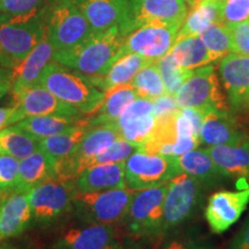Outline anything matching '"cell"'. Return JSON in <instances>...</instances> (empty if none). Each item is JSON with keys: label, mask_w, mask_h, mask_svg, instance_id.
<instances>
[{"label": "cell", "mask_w": 249, "mask_h": 249, "mask_svg": "<svg viewBox=\"0 0 249 249\" xmlns=\"http://www.w3.org/2000/svg\"><path fill=\"white\" fill-rule=\"evenodd\" d=\"M73 2L95 33H103L113 27H119L123 31L128 21L129 0H73Z\"/></svg>", "instance_id": "e0dca14e"}, {"label": "cell", "mask_w": 249, "mask_h": 249, "mask_svg": "<svg viewBox=\"0 0 249 249\" xmlns=\"http://www.w3.org/2000/svg\"><path fill=\"white\" fill-rule=\"evenodd\" d=\"M166 192L167 183L135 191L124 220L129 238L143 240L164 235V198Z\"/></svg>", "instance_id": "5b68a950"}, {"label": "cell", "mask_w": 249, "mask_h": 249, "mask_svg": "<svg viewBox=\"0 0 249 249\" xmlns=\"http://www.w3.org/2000/svg\"><path fill=\"white\" fill-rule=\"evenodd\" d=\"M124 42L119 27H113L95 33L74 48L54 51L52 60L81 75L103 76L123 55Z\"/></svg>", "instance_id": "6da1fadb"}, {"label": "cell", "mask_w": 249, "mask_h": 249, "mask_svg": "<svg viewBox=\"0 0 249 249\" xmlns=\"http://www.w3.org/2000/svg\"><path fill=\"white\" fill-rule=\"evenodd\" d=\"M140 241L141 240L129 238V236L126 240H119V239H117L116 241L112 242V244L110 246H107L105 249H148Z\"/></svg>", "instance_id": "7dc6e473"}, {"label": "cell", "mask_w": 249, "mask_h": 249, "mask_svg": "<svg viewBox=\"0 0 249 249\" xmlns=\"http://www.w3.org/2000/svg\"><path fill=\"white\" fill-rule=\"evenodd\" d=\"M170 53L180 66L189 71H195L214 62L200 35H178Z\"/></svg>", "instance_id": "f1b7e54d"}, {"label": "cell", "mask_w": 249, "mask_h": 249, "mask_svg": "<svg viewBox=\"0 0 249 249\" xmlns=\"http://www.w3.org/2000/svg\"><path fill=\"white\" fill-rule=\"evenodd\" d=\"M95 31L73 0H59L46 9V38L54 51L74 48Z\"/></svg>", "instance_id": "8992f818"}, {"label": "cell", "mask_w": 249, "mask_h": 249, "mask_svg": "<svg viewBox=\"0 0 249 249\" xmlns=\"http://www.w3.org/2000/svg\"><path fill=\"white\" fill-rule=\"evenodd\" d=\"M75 194L71 180H46L28 192L31 218L39 225H50L71 211Z\"/></svg>", "instance_id": "ba28073f"}, {"label": "cell", "mask_w": 249, "mask_h": 249, "mask_svg": "<svg viewBox=\"0 0 249 249\" xmlns=\"http://www.w3.org/2000/svg\"><path fill=\"white\" fill-rule=\"evenodd\" d=\"M177 163L181 172L197 179L207 188L219 185L226 178L224 173L218 169L214 161L207 151L194 149L181 156L176 157Z\"/></svg>", "instance_id": "484cf974"}, {"label": "cell", "mask_w": 249, "mask_h": 249, "mask_svg": "<svg viewBox=\"0 0 249 249\" xmlns=\"http://www.w3.org/2000/svg\"><path fill=\"white\" fill-rule=\"evenodd\" d=\"M216 22H223L222 0H201L187 14L178 35H201L210 24Z\"/></svg>", "instance_id": "f546056e"}, {"label": "cell", "mask_w": 249, "mask_h": 249, "mask_svg": "<svg viewBox=\"0 0 249 249\" xmlns=\"http://www.w3.org/2000/svg\"><path fill=\"white\" fill-rule=\"evenodd\" d=\"M139 150V145L130 143L124 139L117 140L113 144H111L107 149L96 156L90 163V166L97 164L107 163H120L124 161L130 155Z\"/></svg>", "instance_id": "8d00e7d4"}, {"label": "cell", "mask_w": 249, "mask_h": 249, "mask_svg": "<svg viewBox=\"0 0 249 249\" xmlns=\"http://www.w3.org/2000/svg\"><path fill=\"white\" fill-rule=\"evenodd\" d=\"M76 193L104 192L116 188H124V161L97 164L87 167L73 180Z\"/></svg>", "instance_id": "44dd1931"}, {"label": "cell", "mask_w": 249, "mask_h": 249, "mask_svg": "<svg viewBox=\"0 0 249 249\" xmlns=\"http://www.w3.org/2000/svg\"><path fill=\"white\" fill-rule=\"evenodd\" d=\"M53 178H57L53 161L39 149L20 160L17 192L27 193L39 183Z\"/></svg>", "instance_id": "4316f807"}, {"label": "cell", "mask_w": 249, "mask_h": 249, "mask_svg": "<svg viewBox=\"0 0 249 249\" xmlns=\"http://www.w3.org/2000/svg\"><path fill=\"white\" fill-rule=\"evenodd\" d=\"M180 111H181V113L188 119L189 123H191L195 135L200 139L202 124H203L204 118L209 111L201 110V108L195 107H181Z\"/></svg>", "instance_id": "f6af8a7d"}, {"label": "cell", "mask_w": 249, "mask_h": 249, "mask_svg": "<svg viewBox=\"0 0 249 249\" xmlns=\"http://www.w3.org/2000/svg\"><path fill=\"white\" fill-rule=\"evenodd\" d=\"M138 97V92L132 85L114 87L105 92L102 105L95 113L86 118L87 123L90 127L114 124L124 108Z\"/></svg>", "instance_id": "d4e9b609"}, {"label": "cell", "mask_w": 249, "mask_h": 249, "mask_svg": "<svg viewBox=\"0 0 249 249\" xmlns=\"http://www.w3.org/2000/svg\"><path fill=\"white\" fill-rule=\"evenodd\" d=\"M81 120V119H80ZM76 119L61 116H37L29 117L15 124L18 128L30 134L34 138L42 140L64 132L76 123Z\"/></svg>", "instance_id": "1f68e13d"}, {"label": "cell", "mask_w": 249, "mask_h": 249, "mask_svg": "<svg viewBox=\"0 0 249 249\" xmlns=\"http://www.w3.org/2000/svg\"><path fill=\"white\" fill-rule=\"evenodd\" d=\"M20 160L12 156L0 154V194L17 192Z\"/></svg>", "instance_id": "74e56055"}, {"label": "cell", "mask_w": 249, "mask_h": 249, "mask_svg": "<svg viewBox=\"0 0 249 249\" xmlns=\"http://www.w3.org/2000/svg\"><path fill=\"white\" fill-rule=\"evenodd\" d=\"M13 113L8 120V126L29 117L61 116L71 119H83V114L75 107H71L49 91L43 86L36 85L26 90L18 99L12 103Z\"/></svg>", "instance_id": "4fadbf2b"}, {"label": "cell", "mask_w": 249, "mask_h": 249, "mask_svg": "<svg viewBox=\"0 0 249 249\" xmlns=\"http://www.w3.org/2000/svg\"><path fill=\"white\" fill-rule=\"evenodd\" d=\"M152 110H154V101L152 99L138 97L124 108L119 119L114 124H116L118 129H120L121 126L129 123V121L150 116V114H152Z\"/></svg>", "instance_id": "ab89813d"}, {"label": "cell", "mask_w": 249, "mask_h": 249, "mask_svg": "<svg viewBox=\"0 0 249 249\" xmlns=\"http://www.w3.org/2000/svg\"><path fill=\"white\" fill-rule=\"evenodd\" d=\"M181 27V24L161 22L143 24L124 37L121 52L157 60L172 50Z\"/></svg>", "instance_id": "7c38bea8"}, {"label": "cell", "mask_w": 249, "mask_h": 249, "mask_svg": "<svg viewBox=\"0 0 249 249\" xmlns=\"http://www.w3.org/2000/svg\"><path fill=\"white\" fill-rule=\"evenodd\" d=\"M38 85L51 91L85 116L93 114L105 98V92L90 82L85 75L68 70L53 60L46 65L40 74Z\"/></svg>", "instance_id": "3957f363"}, {"label": "cell", "mask_w": 249, "mask_h": 249, "mask_svg": "<svg viewBox=\"0 0 249 249\" xmlns=\"http://www.w3.org/2000/svg\"><path fill=\"white\" fill-rule=\"evenodd\" d=\"M185 1H187V2H188V4H189V5H191V7L193 8V7H195V6H196V5H197V4H198V2H200V1H201V0H185Z\"/></svg>", "instance_id": "f907efd6"}, {"label": "cell", "mask_w": 249, "mask_h": 249, "mask_svg": "<svg viewBox=\"0 0 249 249\" xmlns=\"http://www.w3.org/2000/svg\"><path fill=\"white\" fill-rule=\"evenodd\" d=\"M117 239V225L88 224L62 232L51 249H105Z\"/></svg>", "instance_id": "d6986e66"}, {"label": "cell", "mask_w": 249, "mask_h": 249, "mask_svg": "<svg viewBox=\"0 0 249 249\" xmlns=\"http://www.w3.org/2000/svg\"><path fill=\"white\" fill-rule=\"evenodd\" d=\"M160 249H213V247L200 235L179 233L165 240Z\"/></svg>", "instance_id": "60d3db41"}, {"label": "cell", "mask_w": 249, "mask_h": 249, "mask_svg": "<svg viewBox=\"0 0 249 249\" xmlns=\"http://www.w3.org/2000/svg\"><path fill=\"white\" fill-rule=\"evenodd\" d=\"M0 195H1V194H0Z\"/></svg>", "instance_id": "db71d44e"}, {"label": "cell", "mask_w": 249, "mask_h": 249, "mask_svg": "<svg viewBox=\"0 0 249 249\" xmlns=\"http://www.w3.org/2000/svg\"><path fill=\"white\" fill-rule=\"evenodd\" d=\"M219 75L227 95L230 108H249V57L229 53L219 62Z\"/></svg>", "instance_id": "2e32d148"}, {"label": "cell", "mask_w": 249, "mask_h": 249, "mask_svg": "<svg viewBox=\"0 0 249 249\" xmlns=\"http://www.w3.org/2000/svg\"><path fill=\"white\" fill-rule=\"evenodd\" d=\"M0 249H6V248H4V247H1V246H0Z\"/></svg>", "instance_id": "816d5d0a"}, {"label": "cell", "mask_w": 249, "mask_h": 249, "mask_svg": "<svg viewBox=\"0 0 249 249\" xmlns=\"http://www.w3.org/2000/svg\"><path fill=\"white\" fill-rule=\"evenodd\" d=\"M2 97V96H0V98H1Z\"/></svg>", "instance_id": "f5cc1de1"}, {"label": "cell", "mask_w": 249, "mask_h": 249, "mask_svg": "<svg viewBox=\"0 0 249 249\" xmlns=\"http://www.w3.org/2000/svg\"><path fill=\"white\" fill-rule=\"evenodd\" d=\"M226 178L249 182V138L234 145H213L205 148Z\"/></svg>", "instance_id": "603a6c76"}, {"label": "cell", "mask_w": 249, "mask_h": 249, "mask_svg": "<svg viewBox=\"0 0 249 249\" xmlns=\"http://www.w3.org/2000/svg\"><path fill=\"white\" fill-rule=\"evenodd\" d=\"M40 149V140L18 128L15 124L0 130V154L21 160Z\"/></svg>", "instance_id": "4dcf8cb0"}, {"label": "cell", "mask_w": 249, "mask_h": 249, "mask_svg": "<svg viewBox=\"0 0 249 249\" xmlns=\"http://www.w3.org/2000/svg\"><path fill=\"white\" fill-rule=\"evenodd\" d=\"M90 126L86 119L76 121L64 132L40 140V150H43L53 161L54 167L58 163L67 158L77 144L85 138ZM55 170V169H54Z\"/></svg>", "instance_id": "83f0119b"}, {"label": "cell", "mask_w": 249, "mask_h": 249, "mask_svg": "<svg viewBox=\"0 0 249 249\" xmlns=\"http://www.w3.org/2000/svg\"><path fill=\"white\" fill-rule=\"evenodd\" d=\"M180 107H195L205 111H231L222 91L213 65L200 67L176 93Z\"/></svg>", "instance_id": "30bf717a"}, {"label": "cell", "mask_w": 249, "mask_h": 249, "mask_svg": "<svg viewBox=\"0 0 249 249\" xmlns=\"http://www.w3.org/2000/svg\"><path fill=\"white\" fill-rule=\"evenodd\" d=\"M130 85L136 90L139 97L142 98H149L154 101L166 93V89H165L156 60L143 67L136 74Z\"/></svg>", "instance_id": "d6a6232c"}, {"label": "cell", "mask_w": 249, "mask_h": 249, "mask_svg": "<svg viewBox=\"0 0 249 249\" xmlns=\"http://www.w3.org/2000/svg\"><path fill=\"white\" fill-rule=\"evenodd\" d=\"M53 53V46L45 36L44 39L23 59V61L14 70H12L13 80H12L11 91L13 102L20 97L26 90L38 85L40 74L44 71L46 65L52 60Z\"/></svg>", "instance_id": "ac0fdd59"}, {"label": "cell", "mask_w": 249, "mask_h": 249, "mask_svg": "<svg viewBox=\"0 0 249 249\" xmlns=\"http://www.w3.org/2000/svg\"><path fill=\"white\" fill-rule=\"evenodd\" d=\"M14 107H0V130L8 127V120L13 113Z\"/></svg>", "instance_id": "681fc988"}, {"label": "cell", "mask_w": 249, "mask_h": 249, "mask_svg": "<svg viewBox=\"0 0 249 249\" xmlns=\"http://www.w3.org/2000/svg\"><path fill=\"white\" fill-rule=\"evenodd\" d=\"M248 136L239 129L231 111H209L204 118L200 133V142L208 147L234 145Z\"/></svg>", "instance_id": "7402d4cb"}, {"label": "cell", "mask_w": 249, "mask_h": 249, "mask_svg": "<svg viewBox=\"0 0 249 249\" xmlns=\"http://www.w3.org/2000/svg\"><path fill=\"white\" fill-rule=\"evenodd\" d=\"M155 61L138 53L123 54L103 76H87L93 86L107 92L114 87L130 85L143 67Z\"/></svg>", "instance_id": "cb8c5ba5"}, {"label": "cell", "mask_w": 249, "mask_h": 249, "mask_svg": "<svg viewBox=\"0 0 249 249\" xmlns=\"http://www.w3.org/2000/svg\"><path fill=\"white\" fill-rule=\"evenodd\" d=\"M135 191L124 188L95 193H76L71 213L86 224L117 225L124 223Z\"/></svg>", "instance_id": "277c9868"}, {"label": "cell", "mask_w": 249, "mask_h": 249, "mask_svg": "<svg viewBox=\"0 0 249 249\" xmlns=\"http://www.w3.org/2000/svg\"><path fill=\"white\" fill-rule=\"evenodd\" d=\"M227 27L231 33L235 53L249 57V21Z\"/></svg>", "instance_id": "b9f144b4"}, {"label": "cell", "mask_w": 249, "mask_h": 249, "mask_svg": "<svg viewBox=\"0 0 249 249\" xmlns=\"http://www.w3.org/2000/svg\"><path fill=\"white\" fill-rule=\"evenodd\" d=\"M200 36L209 50L213 61L220 60L225 55L234 52L231 33L225 23L216 22L210 24Z\"/></svg>", "instance_id": "836d02e7"}, {"label": "cell", "mask_w": 249, "mask_h": 249, "mask_svg": "<svg viewBox=\"0 0 249 249\" xmlns=\"http://www.w3.org/2000/svg\"><path fill=\"white\" fill-rule=\"evenodd\" d=\"M46 9L0 14V65L14 70L46 36Z\"/></svg>", "instance_id": "7a4b0ae2"}, {"label": "cell", "mask_w": 249, "mask_h": 249, "mask_svg": "<svg viewBox=\"0 0 249 249\" xmlns=\"http://www.w3.org/2000/svg\"><path fill=\"white\" fill-rule=\"evenodd\" d=\"M31 222L28 192L0 195V241L22 234Z\"/></svg>", "instance_id": "ffe728a7"}, {"label": "cell", "mask_w": 249, "mask_h": 249, "mask_svg": "<svg viewBox=\"0 0 249 249\" xmlns=\"http://www.w3.org/2000/svg\"><path fill=\"white\" fill-rule=\"evenodd\" d=\"M13 71L0 66V96H4L12 88Z\"/></svg>", "instance_id": "c3c4849f"}, {"label": "cell", "mask_w": 249, "mask_h": 249, "mask_svg": "<svg viewBox=\"0 0 249 249\" xmlns=\"http://www.w3.org/2000/svg\"><path fill=\"white\" fill-rule=\"evenodd\" d=\"M181 173L176 157L135 151L124 160L126 186L133 191L165 185Z\"/></svg>", "instance_id": "9c48e42d"}, {"label": "cell", "mask_w": 249, "mask_h": 249, "mask_svg": "<svg viewBox=\"0 0 249 249\" xmlns=\"http://www.w3.org/2000/svg\"><path fill=\"white\" fill-rule=\"evenodd\" d=\"M121 139L116 124H103L90 127L73 152L55 165L57 178L61 180H73L80 172L90 166L96 156L101 154Z\"/></svg>", "instance_id": "8fae6325"}, {"label": "cell", "mask_w": 249, "mask_h": 249, "mask_svg": "<svg viewBox=\"0 0 249 249\" xmlns=\"http://www.w3.org/2000/svg\"><path fill=\"white\" fill-rule=\"evenodd\" d=\"M222 20L226 26L249 21V0H222Z\"/></svg>", "instance_id": "f35d334b"}, {"label": "cell", "mask_w": 249, "mask_h": 249, "mask_svg": "<svg viewBox=\"0 0 249 249\" xmlns=\"http://www.w3.org/2000/svg\"><path fill=\"white\" fill-rule=\"evenodd\" d=\"M249 204V185L239 191H219L210 196L204 217L211 232L222 234L240 219Z\"/></svg>", "instance_id": "9a60e30c"}, {"label": "cell", "mask_w": 249, "mask_h": 249, "mask_svg": "<svg viewBox=\"0 0 249 249\" xmlns=\"http://www.w3.org/2000/svg\"><path fill=\"white\" fill-rule=\"evenodd\" d=\"M158 70L163 79L166 93L176 96L178 90L181 88V86L189 79L194 73V71L186 70L180 66V65L174 60L173 55L170 53L165 54L164 57L156 60Z\"/></svg>", "instance_id": "e575fe53"}, {"label": "cell", "mask_w": 249, "mask_h": 249, "mask_svg": "<svg viewBox=\"0 0 249 249\" xmlns=\"http://www.w3.org/2000/svg\"><path fill=\"white\" fill-rule=\"evenodd\" d=\"M230 249H249V217L232 240Z\"/></svg>", "instance_id": "bcb514c9"}, {"label": "cell", "mask_w": 249, "mask_h": 249, "mask_svg": "<svg viewBox=\"0 0 249 249\" xmlns=\"http://www.w3.org/2000/svg\"><path fill=\"white\" fill-rule=\"evenodd\" d=\"M188 14L185 0H129V17L123 29L126 37L143 24L152 22L183 24Z\"/></svg>", "instance_id": "5bb4252c"}, {"label": "cell", "mask_w": 249, "mask_h": 249, "mask_svg": "<svg viewBox=\"0 0 249 249\" xmlns=\"http://www.w3.org/2000/svg\"><path fill=\"white\" fill-rule=\"evenodd\" d=\"M180 108L181 107L177 103L176 96L170 95V93H165V95L160 96V97L154 99L152 114H154L155 118H161L176 113Z\"/></svg>", "instance_id": "ee69618b"}, {"label": "cell", "mask_w": 249, "mask_h": 249, "mask_svg": "<svg viewBox=\"0 0 249 249\" xmlns=\"http://www.w3.org/2000/svg\"><path fill=\"white\" fill-rule=\"evenodd\" d=\"M205 187L185 172L179 173L167 182L164 198L163 234L178 230L188 222L200 208Z\"/></svg>", "instance_id": "52a82bcc"}, {"label": "cell", "mask_w": 249, "mask_h": 249, "mask_svg": "<svg viewBox=\"0 0 249 249\" xmlns=\"http://www.w3.org/2000/svg\"><path fill=\"white\" fill-rule=\"evenodd\" d=\"M154 127L155 117L154 114H150V116L139 118V119L124 124L120 127L119 132L121 139L140 145L149 138Z\"/></svg>", "instance_id": "d590c367"}, {"label": "cell", "mask_w": 249, "mask_h": 249, "mask_svg": "<svg viewBox=\"0 0 249 249\" xmlns=\"http://www.w3.org/2000/svg\"><path fill=\"white\" fill-rule=\"evenodd\" d=\"M44 0H0V14H20L42 6Z\"/></svg>", "instance_id": "7bdbcfd3"}]
</instances>
